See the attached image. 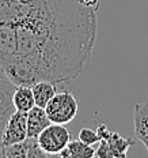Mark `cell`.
<instances>
[{
	"mask_svg": "<svg viewBox=\"0 0 148 158\" xmlns=\"http://www.w3.org/2000/svg\"><path fill=\"white\" fill-rule=\"evenodd\" d=\"M97 11L82 0H0V70L16 86L74 81L93 53Z\"/></svg>",
	"mask_w": 148,
	"mask_h": 158,
	"instance_id": "obj_1",
	"label": "cell"
},
{
	"mask_svg": "<svg viewBox=\"0 0 148 158\" xmlns=\"http://www.w3.org/2000/svg\"><path fill=\"white\" fill-rule=\"evenodd\" d=\"M79 105L74 94L68 90L56 93L45 106L48 117L54 124H68L76 117Z\"/></svg>",
	"mask_w": 148,
	"mask_h": 158,
	"instance_id": "obj_2",
	"label": "cell"
},
{
	"mask_svg": "<svg viewBox=\"0 0 148 158\" xmlns=\"http://www.w3.org/2000/svg\"><path fill=\"white\" fill-rule=\"evenodd\" d=\"M37 140L48 156H58L71 142V134L64 124L52 123L38 135Z\"/></svg>",
	"mask_w": 148,
	"mask_h": 158,
	"instance_id": "obj_3",
	"label": "cell"
},
{
	"mask_svg": "<svg viewBox=\"0 0 148 158\" xmlns=\"http://www.w3.org/2000/svg\"><path fill=\"white\" fill-rule=\"evenodd\" d=\"M133 144L132 139L122 136L118 132H113L106 139H102L99 146L95 149V157L98 158H125L128 150Z\"/></svg>",
	"mask_w": 148,
	"mask_h": 158,
	"instance_id": "obj_4",
	"label": "cell"
},
{
	"mask_svg": "<svg viewBox=\"0 0 148 158\" xmlns=\"http://www.w3.org/2000/svg\"><path fill=\"white\" fill-rule=\"evenodd\" d=\"M27 138V113L16 110L10 116L2 138V147H8Z\"/></svg>",
	"mask_w": 148,
	"mask_h": 158,
	"instance_id": "obj_5",
	"label": "cell"
},
{
	"mask_svg": "<svg viewBox=\"0 0 148 158\" xmlns=\"http://www.w3.org/2000/svg\"><path fill=\"white\" fill-rule=\"evenodd\" d=\"M15 89L16 85L0 70V149H2V138L6 124L10 116L15 112V106L12 102V95H14Z\"/></svg>",
	"mask_w": 148,
	"mask_h": 158,
	"instance_id": "obj_6",
	"label": "cell"
},
{
	"mask_svg": "<svg viewBox=\"0 0 148 158\" xmlns=\"http://www.w3.org/2000/svg\"><path fill=\"white\" fill-rule=\"evenodd\" d=\"M0 157L3 158H44L49 157L39 146L37 138H26L25 140L8 147L0 149Z\"/></svg>",
	"mask_w": 148,
	"mask_h": 158,
	"instance_id": "obj_7",
	"label": "cell"
},
{
	"mask_svg": "<svg viewBox=\"0 0 148 158\" xmlns=\"http://www.w3.org/2000/svg\"><path fill=\"white\" fill-rule=\"evenodd\" d=\"M133 126L136 138L144 144L148 151V102L134 104Z\"/></svg>",
	"mask_w": 148,
	"mask_h": 158,
	"instance_id": "obj_8",
	"label": "cell"
},
{
	"mask_svg": "<svg viewBox=\"0 0 148 158\" xmlns=\"http://www.w3.org/2000/svg\"><path fill=\"white\" fill-rule=\"evenodd\" d=\"M52 121L48 117L45 108L37 106L31 108L27 112V136L29 138H38L48 126H50Z\"/></svg>",
	"mask_w": 148,
	"mask_h": 158,
	"instance_id": "obj_9",
	"label": "cell"
},
{
	"mask_svg": "<svg viewBox=\"0 0 148 158\" xmlns=\"http://www.w3.org/2000/svg\"><path fill=\"white\" fill-rule=\"evenodd\" d=\"M57 85L52 83L49 81H39L37 83H34L31 86L33 94H34V101L37 106L45 108L49 104V101L54 97V94L57 93L56 90Z\"/></svg>",
	"mask_w": 148,
	"mask_h": 158,
	"instance_id": "obj_10",
	"label": "cell"
},
{
	"mask_svg": "<svg viewBox=\"0 0 148 158\" xmlns=\"http://www.w3.org/2000/svg\"><path fill=\"white\" fill-rule=\"evenodd\" d=\"M58 156L61 158H93L95 157V149L91 144L82 142L80 139L71 140Z\"/></svg>",
	"mask_w": 148,
	"mask_h": 158,
	"instance_id": "obj_11",
	"label": "cell"
},
{
	"mask_svg": "<svg viewBox=\"0 0 148 158\" xmlns=\"http://www.w3.org/2000/svg\"><path fill=\"white\" fill-rule=\"evenodd\" d=\"M12 102L16 110L26 112L27 113L31 108L35 106L34 94H33L31 86H16L14 95H12Z\"/></svg>",
	"mask_w": 148,
	"mask_h": 158,
	"instance_id": "obj_12",
	"label": "cell"
},
{
	"mask_svg": "<svg viewBox=\"0 0 148 158\" xmlns=\"http://www.w3.org/2000/svg\"><path fill=\"white\" fill-rule=\"evenodd\" d=\"M79 139L87 144H91V146L101 142V138L98 135L97 130H93V128H82L79 131Z\"/></svg>",
	"mask_w": 148,
	"mask_h": 158,
	"instance_id": "obj_13",
	"label": "cell"
},
{
	"mask_svg": "<svg viewBox=\"0 0 148 158\" xmlns=\"http://www.w3.org/2000/svg\"><path fill=\"white\" fill-rule=\"evenodd\" d=\"M97 132H98V135H99V138H101V140H102V139H106V138L111 134V131L107 128L106 124H99L98 128H97Z\"/></svg>",
	"mask_w": 148,
	"mask_h": 158,
	"instance_id": "obj_14",
	"label": "cell"
},
{
	"mask_svg": "<svg viewBox=\"0 0 148 158\" xmlns=\"http://www.w3.org/2000/svg\"><path fill=\"white\" fill-rule=\"evenodd\" d=\"M86 6L88 7H94V8H99V0H82Z\"/></svg>",
	"mask_w": 148,
	"mask_h": 158,
	"instance_id": "obj_15",
	"label": "cell"
}]
</instances>
